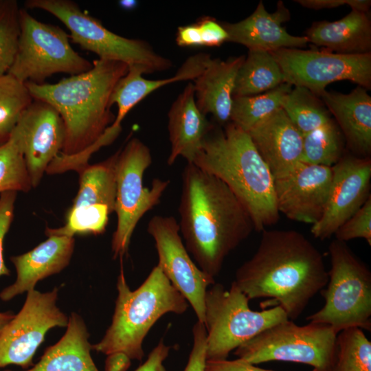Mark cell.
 I'll use <instances>...</instances> for the list:
<instances>
[{
    "instance_id": "6da1fadb",
    "label": "cell",
    "mask_w": 371,
    "mask_h": 371,
    "mask_svg": "<svg viewBox=\"0 0 371 371\" xmlns=\"http://www.w3.org/2000/svg\"><path fill=\"white\" fill-rule=\"evenodd\" d=\"M180 234L196 265L215 278L226 257L254 230L251 217L219 179L193 164L182 172Z\"/></svg>"
},
{
    "instance_id": "2e32d148",
    "label": "cell",
    "mask_w": 371,
    "mask_h": 371,
    "mask_svg": "<svg viewBox=\"0 0 371 371\" xmlns=\"http://www.w3.org/2000/svg\"><path fill=\"white\" fill-rule=\"evenodd\" d=\"M333 177L326 205L320 220L311 228L320 240L330 238L371 195V159L343 155L332 167Z\"/></svg>"
},
{
    "instance_id": "cb8c5ba5",
    "label": "cell",
    "mask_w": 371,
    "mask_h": 371,
    "mask_svg": "<svg viewBox=\"0 0 371 371\" xmlns=\"http://www.w3.org/2000/svg\"><path fill=\"white\" fill-rule=\"evenodd\" d=\"M308 43L329 52L346 54L370 52L371 21L368 12L356 10L335 21H316L306 30Z\"/></svg>"
},
{
    "instance_id": "ba28073f",
    "label": "cell",
    "mask_w": 371,
    "mask_h": 371,
    "mask_svg": "<svg viewBox=\"0 0 371 371\" xmlns=\"http://www.w3.org/2000/svg\"><path fill=\"white\" fill-rule=\"evenodd\" d=\"M249 300L232 282L227 289L214 283L205 298L206 359H227L230 352L261 332L289 319L280 306L253 311Z\"/></svg>"
},
{
    "instance_id": "60d3db41",
    "label": "cell",
    "mask_w": 371,
    "mask_h": 371,
    "mask_svg": "<svg viewBox=\"0 0 371 371\" xmlns=\"http://www.w3.org/2000/svg\"><path fill=\"white\" fill-rule=\"evenodd\" d=\"M302 6L313 10L331 9L348 5L351 10L368 12L371 5L370 0H297Z\"/></svg>"
},
{
    "instance_id": "ab89813d",
    "label": "cell",
    "mask_w": 371,
    "mask_h": 371,
    "mask_svg": "<svg viewBox=\"0 0 371 371\" xmlns=\"http://www.w3.org/2000/svg\"><path fill=\"white\" fill-rule=\"evenodd\" d=\"M199 27L202 45L205 47H218L227 42L228 34L221 23L216 19L205 16L197 22Z\"/></svg>"
},
{
    "instance_id": "4316f807",
    "label": "cell",
    "mask_w": 371,
    "mask_h": 371,
    "mask_svg": "<svg viewBox=\"0 0 371 371\" xmlns=\"http://www.w3.org/2000/svg\"><path fill=\"white\" fill-rule=\"evenodd\" d=\"M283 82L280 66L269 52L249 49L238 70L233 97L260 94Z\"/></svg>"
},
{
    "instance_id": "4fadbf2b",
    "label": "cell",
    "mask_w": 371,
    "mask_h": 371,
    "mask_svg": "<svg viewBox=\"0 0 371 371\" xmlns=\"http://www.w3.org/2000/svg\"><path fill=\"white\" fill-rule=\"evenodd\" d=\"M58 288L41 293L27 292L21 311L0 333V368L16 365L27 369L43 342L47 333L54 327H66L67 316L56 305Z\"/></svg>"
},
{
    "instance_id": "484cf974",
    "label": "cell",
    "mask_w": 371,
    "mask_h": 371,
    "mask_svg": "<svg viewBox=\"0 0 371 371\" xmlns=\"http://www.w3.org/2000/svg\"><path fill=\"white\" fill-rule=\"evenodd\" d=\"M120 149L104 161L85 165L77 172L79 188L71 207L93 204L106 205L111 213L115 210L116 166Z\"/></svg>"
},
{
    "instance_id": "3957f363",
    "label": "cell",
    "mask_w": 371,
    "mask_h": 371,
    "mask_svg": "<svg viewBox=\"0 0 371 371\" xmlns=\"http://www.w3.org/2000/svg\"><path fill=\"white\" fill-rule=\"evenodd\" d=\"M126 64L97 59L82 74L55 84L25 82L30 95L51 104L65 127L62 153L73 155L96 142L114 122L109 100L114 87L128 72Z\"/></svg>"
},
{
    "instance_id": "ac0fdd59",
    "label": "cell",
    "mask_w": 371,
    "mask_h": 371,
    "mask_svg": "<svg viewBox=\"0 0 371 371\" xmlns=\"http://www.w3.org/2000/svg\"><path fill=\"white\" fill-rule=\"evenodd\" d=\"M247 133L274 180L289 175L302 163L303 136L281 108Z\"/></svg>"
},
{
    "instance_id": "d590c367",
    "label": "cell",
    "mask_w": 371,
    "mask_h": 371,
    "mask_svg": "<svg viewBox=\"0 0 371 371\" xmlns=\"http://www.w3.org/2000/svg\"><path fill=\"white\" fill-rule=\"evenodd\" d=\"M122 131V126L111 124L100 138L86 150L73 155L61 152L48 166L46 172L49 175L60 174L68 170L78 171L89 164L91 156L100 148L113 143Z\"/></svg>"
},
{
    "instance_id": "9c48e42d",
    "label": "cell",
    "mask_w": 371,
    "mask_h": 371,
    "mask_svg": "<svg viewBox=\"0 0 371 371\" xmlns=\"http://www.w3.org/2000/svg\"><path fill=\"white\" fill-rule=\"evenodd\" d=\"M19 36L14 58L7 74L23 83L42 85L51 76H76L93 67L78 54L61 27L39 21L26 8H20Z\"/></svg>"
},
{
    "instance_id": "83f0119b",
    "label": "cell",
    "mask_w": 371,
    "mask_h": 371,
    "mask_svg": "<svg viewBox=\"0 0 371 371\" xmlns=\"http://www.w3.org/2000/svg\"><path fill=\"white\" fill-rule=\"evenodd\" d=\"M293 86L283 82L267 92L249 96L233 97L230 122L247 133L258 123L281 108L284 96Z\"/></svg>"
},
{
    "instance_id": "f546056e",
    "label": "cell",
    "mask_w": 371,
    "mask_h": 371,
    "mask_svg": "<svg viewBox=\"0 0 371 371\" xmlns=\"http://www.w3.org/2000/svg\"><path fill=\"white\" fill-rule=\"evenodd\" d=\"M343 138L334 120L303 135L302 163L333 167L343 156Z\"/></svg>"
},
{
    "instance_id": "30bf717a",
    "label": "cell",
    "mask_w": 371,
    "mask_h": 371,
    "mask_svg": "<svg viewBox=\"0 0 371 371\" xmlns=\"http://www.w3.org/2000/svg\"><path fill=\"white\" fill-rule=\"evenodd\" d=\"M336 337L328 325L298 326L286 319L238 346L234 355L252 364L282 361L309 365L313 371H333Z\"/></svg>"
},
{
    "instance_id": "ee69618b",
    "label": "cell",
    "mask_w": 371,
    "mask_h": 371,
    "mask_svg": "<svg viewBox=\"0 0 371 371\" xmlns=\"http://www.w3.org/2000/svg\"><path fill=\"white\" fill-rule=\"evenodd\" d=\"M176 43L180 47L203 46L197 23L179 27L177 32Z\"/></svg>"
},
{
    "instance_id": "d6986e66",
    "label": "cell",
    "mask_w": 371,
    "mask_h": 371,
    "mask_svg": "<svg viewBox=\"0 0 371 371\" xmlns=\"http://www.w3.org/2000/svg\"><path fill=\"white\" fill-rule=\"evenodd\" d=\"M291 18L282 1L277 9L268 12L262 1L248 17L236 23H222L228 34L227 42L243 45L248 49L273 52L280 49L304 47L308 43L305 36L289 34L282 26Z\"/></svg>"
},
{
    "instance_id": "bcb514c9",
    "label": "cell",
    "mask_w": 371,
    "mask_h": 371,
    "mask_svg": "<svg viewBox=\"0 0 371 371\" xmlns=\"http://www.w3.org/2000/svg\"><path fill=\"white\" fill-rule=\"evenodd\" d=\"M14 316L11 312H0V333Z\"/></svg>"
},
{
    "instance_id": "836d02e7",
    "label": "cell",
    "mask_w": 371,
    "mask_h": 371,
    "mask_svg": "<svg viewBox=\"0 0 371 371\" xmlns=\"http://www.w3.org/2000/svg\"><path fill=\"white\" fill-rule=\"evenodd\" d=\"M32 188L23 153L10 137L0 146V194L7 191L27 192Z\"/></svg>"
},
{
    "instance_id": "603a6c76",
    "label": "cell",
    "mask_w": 371,
    "mask_h": 371,
    "mask_svg": "<svg viewBox=\"0 0 371 371\" xmlns=\"http://www.w3.org/2000/svg\"><path fill=\"white\" fill-rule=\"evenodd\" d=\"M245 57L210 58L193 80L197 107L203 114H211L220 125L230 122L236 80Z\"/></svg>"
},
{
    "instance_id": "277c9868",
    "label": "cell",
    "mask_w": 371,
    "mask_h": 371,
    "mask_svg": "<svg viewBox=\"0 0 371 371\" xmlns=\"http://www.w3.org/2000/svg\"><path fill=\"white\" fill-rule=\"evenodd\" d=\"M192 164L231 190L248 210L255 231L277 223L274 179L247 133L230 122L224 130L213 125Z\"/></svg>"
},
{
    "instance_id": "74e56055",
    "label": "cell",
    "mask_w": 371,
    "mask_h": 371,
    "mask_svg": "<svg viewBox=\"0 0 371 371\" xmlns=\"http://www.w3.org/2000/svg\"><path fill=\"white\" fill-rule=\"evenodd\" d=\"M17 192L7 191L0 194V276H10L3 258V241L14 219Z\"/></svg>"
},
{
    "instance_id": "7dc6e473",
    "label": "cell",
    "mask_w": 371,
    "mask_h": 371,
    "mask_svg": "<svg viewBox=\"0 0 371 371\" xmlns=\"http://www.w3.org/2000/svg\"><path fill=\"white\" fill-rule=\"evenodd\" d=\"M137 2L134 0H122L119 5L124 10H131L136 8Z\"/></svg>"
},
{
    "instance_id": "b9f144b4",
    "label": "cell",
    "mask_w": 371,
    "mask_h": 371,
    "mask_svg": "<svg viewBox=\"0 0 371 371\" xmlns=\"http://www.w3.org/2000/svg\"><path fill=\"white\" fill-rule=\"evenodd\" d=\"M205 371H276L256 367L254 364L237 358L234 360L207 361Z\"/></svg>"
},
{
    "instance_id": "e0dca14e",
    "label": "cell",
    "mask_w": 371,
    "mask_h": 371,
    "mask_svg": "<svg viewBox=\"0 0 371 371\" xmlns=\"http://www.w3.org/2000/svg\"><path fill=\"white\" fill-rule=\"evenodd\" d=\"M332 177V167L301 163L289 175L274 180L279 213L295 221L317 223L326 205Z\"/></svg>"
},
{
    "instance_id": "f1b7e54d",
    "label": "cell",
    "mask_w": 371,
    "mask_h": 371,
    "mask_svg": "<svg viewBox=\"0 0 371 371\" xmlns=\"http://www.w3.org/2000/svg\"><path fill=\"white\" fill-rule=\"evenodd\" d=\"M281 109L302 136L333 120L320 98L303 87H293Z\"/></svg>"
},
{
    "instance_id": "8992f818",
    "label": "cell",
    "mask_w": 371,
    "mask_h": 371,
    "mask_svg": "<svg viewBox=\"0 0 371 371\" xmlns=\"http://www.w3.org/2000/svg\"><path fill=\"white\" fill-rule=\"evenodd\" d=\"M331 268L325 302L322 308L306 317L310 322L330 326L337 334L358 327L371 329V273L346 243L335 239L328 246Z\"/></svg>"
},
{
    "instance_id": "5b68a950",
    "label": "cell",
    "mask_w": 371,
    "mask_h": 371,
    "mask_svg": "<svg viewBox=\"0 0 371 371\" xmlns=\"http://www.w3.org/2000/svg\"><path fill=\"white\" fill-rule=\"evenodd\" d=\"M117 290L111 324L92 349L106 355L122 352L131 359L140 361L144 356V339L153 326L166 313L183 314L188 303L158 265L133 291L126 282L122 266Z\"/></svg>"
},
{
    "instance_id": "d4e9b609",
    "label": "cell",
    "mask_w": 371,
    "mask_h": 371,
    "mask_svg": "<svg viewBox=\"0 0 371 371\" xmlns=\"http://www.w3.org/2000/svg\"><path fill=\"white\" fill-rule=\"evenodd\" d=\"M89 337L82 317L71 313L63 336L45 350L37 363L24 371H99L91 355Z\"/></svg>"
},
{
    "instance_id": "5bb4252c",
    "label": "cell",
    "mask_w": 371,
    "mask_h": 371,
    "mask_svg": "<svg viewBox=\"0 0 371 371\" xmlns=\"http://www.w3.org/2000/svg\"><path fill=\"white\" fill-rule=\"evenodd\" d=\"M147 232L153 238L158 263L172 286L193 308L197 321L204 324L205 298L214 278L194 262L181 236L177 220L172 216L155 215Z\"/></svg>"
},
{
    "instance_id": "7bdbcfd3",
    "label": "cell",
    "mask_w": 371,
    "mask_h": 371,
    "mask_svg": "<svg viewBox=\"0 0 371 371\" xmlns=\"http://www.w3.org/2000/svg\"><path fill=\"white\" fill-rule=\"evenodd\" d=\"M170 350V347L161 340L150 352L146 361L135 371H166L164 361L168 357Z\"/></svg>"
},
{
    "instance_id": "f35d334b",
    "label": "cell",
    "mask_w": 371,
    "mask_h": 371,
    "mask_svg": "<svg viewBox=\"0 0 371 371\" xmlns=\"http://www.w3.org/2000/svg\"><path fill=\"white\" fill-rule=\"evenodd\" d=\"M193 345L183 371H205L206 363V330L197 321L192 328Z\"/></svg>"
},
{
    "instance_id": "f6af8a7d",
    "label": "cell",
    "mask_w": 371,
    "mask_h": 371,
    "mask_svg": "<svg viewBox=\"0 0 371 371\" xmlns=\"http://www.w3.org/2000/svg\"><path fill=\"white\" fill-rule=\"evenodd\" d=\"M131 366V359L122 352L107 355L105 361V371H126Z\"/></svg>"
},
{
    "instance_id": "4dcf8cb0",
    "label": "cell",
    "mask_w": 371,
    "mask_h": 371,
    "mask_svg": "<svg viewBox=\"0 0 371 371\" xmlns=\"http://www.w3.org/2000/svg\"><path fill=\"white\" fill-rule=\"evenodd\" d=\"M333 371H371V342L363 329L350 327L337 334Z\"/></svg>"
},
{
    "instance_id": "ffe728a7",
    "label": "cell",
    "mask_w": 371,
    "mask_h": 371,
    "mask_svg": "<svg viewBox=\"0 0 371 371\" xmlns=\"http://www.w3.org/2000/svg\"><path fill=\"white\" fill-rule=\"evenodd\" d=\"M75 246L74 237L49 236L32 250L12 256L16 271L15 282L3 289L0 299L8 302L18 295L34 289L37 282L67 267Z\"/></svg>"
},
{
    "instance_id": "8d00e7d4",
    "label": "cell",
    "mask_w": 371,
    "mask_h": 371,
    "mask_svg": "<svg viewBox=\"0 0 371 371\" xmlns=\"http://www.w3.org/2000/svg\"><path fill=\"white\" fill-rule=\"evenodd\" d=\"M334 235L335 239L345 243L355 238H364L371 245V195Z\"/></svg>"
},
{
    "instance_id": "7c38bea8",
    "label": "cell",
    "mask_w": 371,
    "mask_h": 371,
    "mask_svg": "<svg viewBox=\"0 0 371 371\" xmlns=\"http://www.w3.org/2000/svg\"><path fill=\"white\" fill-rule=\"evenodd\" d=\"M282 71L284 82L303 87L319 98L330 83L350 80L371 88V53L346 54L323 49H280L270 52Z\"/></svg>"
},
{
    "instance_id": "d6a6232c",
    "label": "cell",
    "mask_w": 371,
    "mask_h": 371,
    "mask_svg": "<svg viewBox=\"0 0 371 371\" xmlns=\"http://www.w3.org/2000/svg\"><path fill=\"white\" fill-rule=\"evenodd\" d=\"M110 214L109 207L104 204L71 207L66 213L65 224L59 228L47 227L45 234L69 237L80 234H102L108 225Z\"/></svg>"
},
{
    "instance_id": "1f68e13d",
    "label": "cell",
    "mask_w": 371,
    "mask_h": 371,
    "mask_svg": "<svg viewBox=\"0 0 371 371\" xmlns=\"http://www.w3.org/2000/svg\"><path fill=\"white\" fill-rule=\"evenodd\" d=\"M33 98L25 83L9 74L0 76V146L6 143Z\"/></svg>"
},
{
    "instance_id": "8fae6325",
    "label": "cell",
    "mask_w": 371,
    "mask_h": 371,
    "mask_svg": "<svg viewBox=\"0 0 371 371\" xmlns=\"http://www.w3.org/2000/svg\"><path fill=\"white\" fill-rule=\"evenodd\" d=\"M152 164L149 148L139 139H131L120 148L116 166V196L114 212L117 226L111 250L116 259L127 253L133 233L143 216L157 205L170 184L154 179L150 188L144 186L145 171Z\"/></svg>"
},
{
    "instance_id": "44dd1931",
    "label": "cell",
    "mask_w": 371,
    "mask_h": 371,
    "mask_svg": "<svg viewBox=\"0 0 371 371\" xmlns=\"http://www.w3.org/2000/svg\"><path fill=\"white\" fill-rule=\"evenodd\" d=\"M367 90L360 86L346 94L325 90L319 96L349 149L361 157L371 153V97Z\"/></svg>"
},
{
    "instance_id": "7402d4cb",
    "label": "cell",
    "mask_w": 371,
    "mask_h": 371,
    "mask_svg": "<svg viewBox=\"0 0 371 371\" xmlns=\"http://www.w3.org/2000/svg\"><path fill=\"white\" fill-rule=\"evenodd\" d=\"M213 125L197 107L193 83H188L168 113L170 143L168 165H172L179 157L186 159L187 164H192Z\"/></svg>"
},
{
    "instance_id": "9a60e30c",
    "label": "cell",
    "mask_w": 371,
    "mask_h": 371,
    "mask_svg": "<svg viewBox=\"0 0 371 371\" xmlns=\"http://www.w3.org/2000/svg\"><path fill=\"white\" fill-rule=\"evenodd\" d=\"M10 137L23 153L32 187H37L48 166L62 152L65 141L63 120L51 104L34 99Z\"/></svg>"
},
{
    "instance_id": "52a82bcc",
    "label": "cell",
    "mask_w": 371,
    "mask_h": 371,
    "mask_svg": "<svg viewBox=\"0 0 371 371\" xmlns=\"http://www.w3.org/2000/svg\"><path fill=\"white\" fill-rule=\"evenodd\" d=\"M26 9L45 10L59 19L70 31L71 41L91 52L99 59L122 62L139 68L144 74L169 69L171 60L157 53L146 41L118 35L97 19L83 12L71 0H27Z\"/></svg>"
},
{
    "instance_id": "7a4b0ae2",
    "label": "cell",
    "mask_w": 371,
    "mask_h": 371,
    "mask_svg": "<svg viewBox=\"0 0 371 371\" xmlns=\"http://www.w3.org/2000/svg\"><path fill=\"white\" fill-rule=\"evenodd\" d=\"M262 232L256 251L238 268L233 282L249 300L271 298L295 319L328 282L322 255L295 230Z\"/></svg>"
},
{
    "instance_id": "e575fe53",
    "label": "cell",
    "mask_w": 371,
    "mask_h": 371,
    "mask_svg": "<svg viewBox=\"0 0 371 371\" xmlns=\"http://www.w3.org/2000/svg\"><path fill=\"white\" fill-rule=\"evenodd\" d=\"M19 7L14 0H0V76L13 62L19 36Z\"/></svg>"
}]
</instances>
